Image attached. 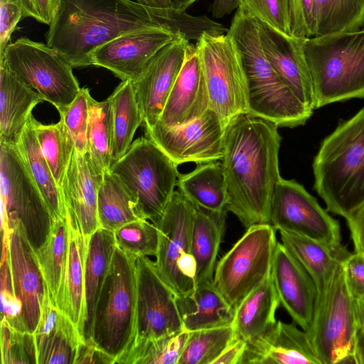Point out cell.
I'll list each match as a JSON object with an SVG mask.
<instances>
[{
    "mask_svg": "<svg viewBox=\"0 0 364 364\" xmlns=\"http://www.w3.org/2000/svg\"><path fill=\"white\" fill-rule=\"evenodd\" d=\"M272 122L242 114L227 126L222 166L227 185L226 210L245 228L270 223V208L281 178L282 136Z\"/></svg>",
    "mask_w": 364,
    "mask_h": 364,
    "instance_id": "cell-1",
    "label": "cell"
},
{
    "mask_svg": "<svg viewBox=\"0 0 364 364\" xmlns=\"http://www.w3.org/2000/svg\"><path fill=\"white\" fill-rule=\"evenodd\" d=\"M166 9L131 0H60L46 32V44L73 68L92 65L90 55L122 35L143 30H167Z\"/></svg>",
    "mask_w": 364,
    "mask_h": 364,
    "instance_id": "cell-2",
    "label": "cell"
},
{
    "mask_svg": "<svg viewBox=\"0 0 364 364\" xmlns=\"http://www.w3.org/2000/svg\"><path fill=\"white\" fill-rule=\"evenodd\" d=\"M313 171L328 212L346 219L364 203V107L323 140Z\"/></svg>",
    "mask_w": 364,
    "mask_h": 364,
    "instance_id": "cell-3",
    "label": "cell"
},
{
    "mask_svg": "<svg viewBox=\"0 0 364 364\" xmlns=\"http://www.w3.org/2000/svg\"><path fill=\"white\" fill-rule=\"evenodd\" d=\"M316 109L364 97V28L301 39Z\"/></svg>",
    "mask_w": 364,
    "mask_h": 364,
    "instance_id": "cell-4",
    "label": "cell"
},
{
    "mask_svg": "<svg viewBox=\"0 0 364 364\" xmlns=\"http://www.w3.org/2000/svg\"><path fill=\"white\" fill-rule=\"evenodd\" d=\"M136 258L116 246L94 312L90 338L114 363L135 336Z\"/></svg>",
    "mask_w": 364,
    "mask_h": 364,
    "instance_id": "cell-5",
    "label": "cell"
},
{
    "mask_svg": "<svg viewBox=\"0 0 364 364\" xmlns=\"http://www.w3.org/2000/svg\"><path fill=\"white\" fill-rule=\"evenodd\" d=\"M2 254L12 229L19 225L36 251L48 238L54 219L16 145L0 141Z\"/></svg>",
    "mask_w": 364,
    "mask_h": 364,
    "instance_id": "cell-6",
    "label": "cell"
},
{
    "mask_svg": "<svg viewBox=\"0 0 364 364\" xmlns=\"http://www.w3.org/2000/svg\"><path fill=\"white\" fill-rule=\"evenodd\" d=\"M177 165L149 137L133 141L109 171L123 183L134 202L136 215L155 223L170 201L179 173Z\"/></svg>",
    "mask_w": 364,
    "mask_h": 364,
    "instance_id": "cell-7",
    "label": "cell"
},
{
    "mask_svg": "<svg viewBox=\"0 0 364 364\" xmlns=\"http://www.w3.org/2000/svg\"><path fill=\"white\" fill-rule=\"evenodd\" d=\"M5 258L10 282L7 278L1 279V319L17 330L33 333L47 285L35 250L19 225L9 235Z\"/></svg>",
    "mask_w": 364,
    "mask_h": 364,
    "instance_id": "cell-8",
    "label": "cell"
},
{
    "mask_svg": "<svg viewBox=\"0 0 364 364\" xmlns=\"http://www.w3.org/2000/svg\"><path fill=\"white\" fill-rule=\"evenodd\" d=\"M354 299L347 286L343 264L316 296L306 331L321 364L356 363L357 333Z\"/></svg>",
    "mask_w": 364,
    "mask_h": 364,
    "instance_id": "cell-9",
    "label": "cell"
},
{
    "mask_svg": "<svg viewBox=\"0 0 364 364\" xmlns=\"http://www.w3.org/2000/svg\"><path fill=\"white\" fill-rule=\"evenodd\" d=\"M276 230L270 223L250 226L215 266L213 284L234 309L271 275Z\"/></svg>",
    "mask_w": 364,
    "mask_h": 364,
    "instance_id": "cell-10",
    "label": "cell"
},
{
    "mask_svg": "<svg viewBox=\"0 0 364 364\" xmlns=\"http://www.w3.org/2000/svg\"><path fill=\"white\" fill-rule=\"evenodd\" d=\"M44 101L60 109L80 91L73 67L55 49L22 37L8 44L0 63Z\"/></svg>",
    "mask_w": 364,
    "mask_h": 364,
    "instance_id": "cell-11",
    "label": "cell"
},
{
    "mask_svg": "<svg viewBox=\"0 0 364 364\" xmlns=\"http://www.w3.org/2000/svg\"><path fill=\"white\" fill-rule=\"evenodd\" d=\"M210 99L225 129L236 117L249 114L245 73L235 44L227 33H204L197 41Z\"/></svg>",
    "mask_w": 364,
    "mask_h": 364,
    "instance_id": "cell-12",
    "label": "cell"
},
{
    "mask_svg": "<svg viewBox=\"0 0 364 364\" xmlns=\"http://www.w3.org/2000/svg\"><path fill=\"white\" fill-rule=\"evenodd\" d=\"M196 205L175 191L159 219V245L154 262L158 273L177 296L196 288V262L191 237Z\"/></svg>",
    "mask_w": 364,
    "mask_h": 364,
    "instance_id": "cell-13",
    "label": "cell"
},
{
    "mask_svg": "<svg viewBox=\"0 0 364 364\" xmlns=\"http://www.w3.org/2000/svg\"><path fill=\"white\" fill-rule=\"evenodd\" d=\"M270 224L279 231L326 243L337 244L342 240L338 221L295 180L281 177L278 181L272 198Z\"/></svg>",
    "mask_w": 364,
    "mask_h": 364,
    "instance_id": "cell-14",
    "label": "cell"
},
{
    "mask_svg": "<svg viewBox=\"0 0 364 364\" xmlns=\"http://www.w3.org/2000/svg\"><path fill=\"white\" fill-rule=\"evenodd\" d=\"M136 277L135 336L131 346L183 330L177 295L161 277L154 262L147 256L136 257Z\"/></svg>",
    "mask_w": 364,
    "mask_h": 364,
    "instance_id": "cell-15",
    "label": "cell"
},
{
    "mask_svg": "<svg viewBox=\"0 0 364 364\" xmlns=\"http://www.w3.org/2000/svg\"><path fill=\"white\" fill-rule=\"evenodd\" d=\"M225 129L213 109L187 124L168 127L157 123L145 129L153 140L177 165L197 164L222 160Z\"/></svg>",
    "mask_w": 364,
    "mask_h": 364,
    "instance_id": "cell-16",
    "label": "cell"
},
{
    "mask_svg": "<svg viewBox=\"0 0 364 364\" xmlns=\"http://www.w3.org/2000/svg\"><path fill=\"white\" fill-rule=\"evenodd\" d=\"M179 34L159 28L122 35L95 48L92 65L106 68L122 81H136L154 56Z\"/></svg>",
    "mask_w": 364,
    "mask_h": 364,
    "instance_id": "cell-17",
    "label": "cell"
},
{
    "mask_svg": "<svg viewBox=\"0 0 364 364\" xmlns=\"http://www.w3.org/2000/svg\"><path fill=\"white\" fill-rule=\"evenodd\" d=\"M189 40L179 34L150 60L133 82L144 129L154 127L185 60Z\"/></svg>",
    "mask_w": 364,
    "mask_h": 364,
    "instance_id": "cell-18",
    "label": "cell"
},
{
    "mask_svg": "<svg viewBox=\"0 0 364 364\" xmlns=\"http://www.w3.org/2000/svg\"><path fill=\"white\" fill-rule=\"evenodd\" d=\"M104 171L88 151L74 148L60 188L65 214L73 216L87 237L100 228L97 196Z\"/></svg>",
    "mask_w": 364,
    "mask_h": 364,
    "instance_id": "cell-19",
    "label": "cell"
},
{
    "mask_svg": "<svg viewBox=\"0 0 364 364\" xmlns=\"http://www.w3.org/2000/svg\"><path fill=\"white\" fill-rule=\"evenodd\" d=\"M256 20L262 48L272 67L296 97L314 111L315 95L301 48L303 38L285 36L267 23Z\"/></svg>",
    "mask_w": 364,
    "mask_h": 364,
    "instance_id": "cell-20",
    "label": "cell"
},
{
    "mask_svg": "<svg viewBox=\"0 0 364 364\" xmlns=\"http://www.w3.org/2000/svg\"><path fill=\"white\" fill-rule=\"evenodd\" d=\"M271 276L280 303L294 322L307 331L313 318L316 287L301 263L279 242Z\"/></svg>",
    "mask_w": 364,
    "mask_h": 364,
    "instance_id": "cell-21",
    "label": "cell"
},
{
    "mask_svg": "<svg viewBox=\"0 0 364 364\" xmlns=\"http://www.w3.org/2000/svg\"><path fill=\"white\" fill-rule=\"evenodd\" d=\"M210 99L196 46L189 43L183 66L157 123L168 127L187 124L203 114Z\"/></svg>",
    "mask_w": 364,
    "mask_h": 364,
    "instance_id": "cell-22",
    "label": "cell"
},
{
    "mask_svg": "<svg viewBox=\"0 0 364 364\" xmlns=\"http://www.w3.org/2000/svg\"><path fill=\"white\" fill-rule=\"evenodd\" d=\"M240 364H321L308 333L294 323H276L247 342Z\"/></svg>",
    "mask_w": 364,
    "mask_h": 364,
    "instance_id": "cell-23",
    "label": "cell"
},
{
    "mask_svg": "<svg viewBox=\"0 0 364 364\" xmlns=\"http://www.w3.org/2000/svg\"><path fill=\"white\" fill-rule=\"evenodd\" d=\"M33 334L37 364H75L78 346L85 341L71 320L55 305L48 287Z\"/></svg>",
    "mask_w": 364,
    "mask_h": 364,
    "instance_id": "cell-24",
    "label": "cell"
},
{
    "mask_svg": "<svg viewBox=\"0 0 364 364\" xmlns=\"http://www.w3.org/2000/svg\"><path fill=\"white\" fill-rule=\"evenodd\" d=\"M68 228V252L55 305L74 323L84 339L85 303V269L90 237L82 233L77 220L65 214Z\"/></svg>",
    "mask_w": 364,
    "mask_h": 364,
    "instance_id": "cell-25",
    "label": "cell"
},
{
    "mask_svg": "<svg viewBox=\"0 0 364 364\" xmlns=\"http://www.w3.org/2000/svg\"><path fill=\"white\" fill-rule=\"evenodd\" d=\"M282 243L313 279L320 294L337 269L352 253L341 243L330 244L298 234L279 231Z\"/></svg>",
    "mask_w": 364,
    "mask_h": 364,
    "instance_id": "cell-26",
    "label": "cell"
},
{
    "mask_svg": "<svg viewBox=\"0 0 364 364\" xmlns=\"http://www.w3.org/2000/svg\"><path fill=\"white\" fill-rule=\"evenodd\" d=\"M43 101L0 63V141L16 145L33 109Z\"/></svg>",
    "mask_w": 364,
    "mask_h": 364,
    "instance_id": "cell-27",
    "label": "cell"
},
{
    "mask_svg": "<svg viewBox=\"0 0 364 364\" xmlns=\"http://www.w3.org/2000/svg\"><path fill=\"white\" fill-rule=\"evenodd\" d=\"M176 304L183 329L191 332L232 325L235 309L213 282L197 285L186 295L177 296Z\"/></svg>",
    "mask_w": 364,
    "mask_h": 364,
    "instance_id": "cell-28",
    "label": "cell"
},
{
    "mask_svg": "<svg viewBox=\"0 0 364 364\" xmlns=\"http://www.w3.org/2000/svg\"><path fill=\"white\" fill-rule=\"evenodd\" d=\"M227 210L213 211L196 206L191 252L196 262V287L213 282L215 261L225 230Z\"/></svg>",
    "mask_w": 364,
    "mask_h": 364,
    "instance_id": "cell-29",
    "label": "cell"
},
{
    "mask_svg": "<svg viewBox=\"0 0 364 364\" xmlns=\"http://www.w3.org/2000/svg\"><path fill=\"white\" fill-rule=\"evenodd\" d=\"M280 301L270 275L235 309V333L246 342L264 334L277 321Z\"/></svg>",
    "mask_w": 364,
    "mask_h": 364,
    "instance_id": "cell-30",
    "label": "cell"
},
{
    "mask_svg": "<svg viewBox=\"0 0 364 364\" xmlns=\"http://www.w3.org/2000/svg\"><path fill=\"white\" fill-rule=\"evenodd\" d=\"M114 232L100 228L90 237L85 269V325L84 340L91 336L96 304L116 247Z\"/></svg>",
    "mask_w": 364,
    "mask_h": 364,
    "instance_id": "cell-31",
    "label": "cell"
},
{
    "mask_svg": "<svg viewBox=\"0 0 364 364\" xmlns=\"http://www.w3.org/2000/svg\"><path fill=\"white\" fill-rule=\"evenodd\" d=\"M176 186L197 207L213 211L226 210L228 194L222 163L199 164L191 172L179 174Z\"/></svg>",
    "mask_w": 364,
    "mask_h": 364,
    "instance_id": "cell-32",
    "label": "cell"
},
{
    "mask_svg": "<svg viewBox=\"0 0 364 364\" xmlns=\"http://www.w3.org/2000/svg\"><path fill=\"white\" fill-rule=\"evenodd\" d=\"M33 115L16 144V149L55 220L65 218L60 188L41 151L33 126Z\"/></svg>",
    "mask_w": 364,
    "mask_h": 364,
    "instance_id": "cell-33",
    "label": "cell"
},
{
    "mask_svg": "<svg viewBox=\"0 0 364 364\" xmlns=\"http://www.w3.org/2000/svg\"><path fill=\"white\" fill-rule=\"evenodd\" d=\"M107 99L112 110V164L127 151L136 129L144 122V118L132 81L123 80Z\"/></svg>",
    "mask_w": 364,
    "mask_h": 364,
    "instance_id": "cell-34",
    "label": "cell"
},
{
    "mask_svg": "<svg viewBox=\"0 0 364 364\" xmlns=\"http://www.w3.org/2000/svg\"><path fill=\"white\" fill-rule=\"evenodd\" d=\"M240 5L255 18L285 36L309 38L301 0H240Z\"/></svg>",
    "mask_w": 364,
    "mask_h": 364,
    "instance_id": "cell-35",
    "label": "cell"
},
{
    "mask_svg": "<svg viewBox=\"0 0 364 364\" xmlns=\"http://www.w3.org/2000/svg\"><path fill=\"white\" fill-rule=\"evenodd\" d=\"M97 216L100 228L114 231L139 220L134 202L118 178L110 171L104 172L97 196Z\"/></svg>",
    "mask_w": 364,
    "mask_h": 364,
    "instance_id": "cell-36",
    "label": "cell"
},
{
    "mask_svg": "<svg viewBox=\"0 0 364 364\" xmlns=\"http://www.w3.org/2000/svg\"><path fill=\"white\" fill-rule=\"evenodd\" d=\"M35 252L44 280L55 304L68 252V228L65 218L54 220L47 240Z\"/></svg>",
    "mask_w": 364,
    "mask_h": 364,
    "instance_id": "cell-37",
    "label": "cell"
},
{
    "mask_svg": "<svg viewBox=\"0 0 364 364\" xmlns=\"http://www.w3.org/2000/svg\"><path fill=\"white\" fill-rule=\"evenodd\" d=\"M315 36L364 28V0H314Z\"/></svg>",
    "mask_w": 364,
    "mask_h": 364,
    "instance_id": "cell-38",
    "label": "cell"
},
{
    "mask_svg": "<svg viewBox=\"0 0 364 364\" xmlns=\"http://www.w3.org/2000/svg\"><path fill=\"white\" fill-rule=\"evenodd\" d=\"M189 333L183 329L172 334L131 346L115 363L178 364Z\"/></svg>",
    "mask_w": 364,
    "mask_h": 364,
    "instance_id": "cell-39",
    "label": "cell"
},
{
    "mask_svg": "<svg viewBox=\"0 0 364 364\" xmlns=\"http://www.w3.org/2000/svg\"><path fill=\"white\" fill-rule=\"evenodd\" d=\"M112 140L110 102L108 99L98 102L92 97L87 132V151L104 172L109 171L112 165Z\"/></svg>",
    "mask_w": 364,
    "mask_h": 364,
    "instance_id": "cell-40",
    "label": "cell"
},
{
    "mask_svg": "<svg viewBox=\"0 0 364 364\" xmlns=\"http://www.w3.org/2000/svg\"><path fill=\"white\" fill-rule=\"evenodd\" d=\"M33 126L41 151L59 188L74 149L73 143L60 120L43 124L33 117Z\"/></svg>",
    "mask_w": 364,
    "mask_h": 364,
    "instance_id": "cell-41",
    "label": "cell"
},
{
    "mask_svg": "<svg viewBox=\"0 0 364 364\" xmlns=\"http://www.w3.org/2000/svg\"><path fill=\"white\" fill-rule=\"evenodd\" d=\"M234 334L233 325L190 332L178 364H213Z\"/></svg>",
    "mask_w": 364,
    "mask_h": 364,
    "instance_id": "cell-42",
    "label": "cell"
},
{
    "mask_svg": "<svg viewBox=\"0 0 364 364\" xmlns=\"http://www.w3.org/2000/svg\"><path fill=\"white\" fill-rule=\"evenodd\" d=\"M116 245L135 257L156 256L159 245V230L153 223L139 219L115 230Z\"/></svg>",
    "mask_w": 364,
    "mask_h": 364,
    "instance_id": "cell-43",
    "label": "cell"
},
{
    "mask_svg": "<svg viewBox=\"0 0 364 364\" xmlns=\"http://www.w3.org/2000/svg\"><path fill=\"white\" fill-rule=\"evenodd\" d=\"M92 97L89 89L81 88L70 104L58 109L60 120L75 149L81 152L87 151V132Z\"/></svg>",
    "mask_w": 364,
    "mask_h": 364,
    "instance_id": "cell-44",
    "label": "cell"
},
{
    "mask_svg": "<svg viewBox=\"0 0 364 364\" xmlns=\"http://www.w3.org/2000/svg\"><path fill=\"white\" fill-rule=\"evenodd\" d=\"M1 363L37 364L34 334L17 330L1 321Z\"/></svg>",
    "mask_w": 364,
    "mask_h": 364,
    "instance_id": "cell-45",
    "label": "cell"
},
{
    "mask_svg": "<svg viewBox=\"0 0 364 364\" xmlns=\"http://www.w3.org/2000/svg\"><path fill=\"white\" fill-rule=\"evenodd\" d=\"M22 18L23 9L16 0H0V58L4 55L11 33Z\"/></svg>",
    "mask_w": 364,
    "mask_h": 364,
    "instance_id": "cell-46",
    "label": "cell"
},
{
    "mask_svg": "<svg viewBox=\"0 0 364 364\" xmlns=\"http://www.w3.org/2000/svg\"><path fill=\"white\" fill-rule=\"evenodd\" d=\"M349 291L354 299H364V253L352 252L343 264Z\"/></svg>",
    "mask_w": 364,
    "mask_h": 364,
    "instance_id": "cell-47",
    "label": "cell"
},
{
    "mask_svg": "<svg viewBox=\"0 0 364 364\" xmlns=\"http://www.w3.org/2000/svg\"><path fill=\"white\" fill-rule=\"evenodd\" d=\"M23 9V17H32L49 25L53 20L60 0H16Z\"/></svg>",
    "mask_w": 364,
    "mask_h": 364,
    "instance_id": "cell-48",
    "label": "cell"
},
{
    "mask_svg": "<svg viewBox=\"0 0 364 364\" xmlns=\"http://www.w3.org/2000/svg\"><path fill=\"white\" fill-rule=\"evenodd\" d=\"M114 363V360L100 350L92 338L85 339L78 346L75 364Z\"/></svg>",
    "mask_w": 364,
    "mask_h": 364,
    "instance_id": "cell-49",
    "label": "cell"
},
{
    "mask_svg": "<svg viewBox=\"0 0 364 364\" xmlns=\"http://www.w3.org/2000/svg\"><path fill=\"white\" fill-rule=\"evenodd\" d=\"M354 252L364 253V203L346 219Z\"/></svg>",
    "mask_w": 364,
    "mask_h": 364,
    "instance_id": "cell-50",
    "label": "cell"
},
{
    "mask_svg": "<svg viewBox=\"0 0 364 364\" xmlns=\"http://www.w3.org/2000/svg\"><path fill=\"white\" fill-rule=\"evenodd\" d=\"M247 342L234 334L231 341L213 364H240Z\"/></svg>",
    "mask_w": 364,
    "mask_h": 364,
    "instance_id": "cell-51",
    "label": "cell"
},
{
    "mask_svg": "<svg viewBox=\"0 0 364 364\" xmlns=\"http://www.w3.org/2000/svg\"><path fill=\"white\" fill-rule=\"evenodd\" d=\"M240 5V0H213L210 10L214 18H220L230 14Z\"/></svg>",
    "mask_w": 364,
    "mask_h": 364,
    "instance_id": "cell-52",
    "label": "cell"
},
{
    "mask_svg": "<svg viewBox=\"0 0 364 364\" xmlns=\"http://www.w3.org/2000/svg\"><path fill=\"white\" fill-rule=\"evenodd\" d=\"M301 4L309 38L314 37V0H301Z\"/></svg>",
    "mask_w": 364,
    "mask_h": 364,
    "instance_id": "cell-53",
    "label": "cell"
},
{
    "mask_svg": "<svg viewBox=\"0 0 364 364\" xmlns=\"http://www.w3.org/2000/svg\"><path fill=\"white\" fill-rule=\"evenodd\" d=\"M354 355L357 364H364V329L358 328L357 330Z\"/></svg>",
    "mask_w": 364,
    "mask_h": 364,
    "instance_id": "cell-54",
    "label": "cell"
},
{
    "mask_svg": "<svg viewBox=\"0 0 364 364\" xmlns=\"http://www.w3.org/2000/svg\"><path fill=\"white\" fill-rule=\"evenodd\" d=\"M354 308L357 328L364 329V299H354Z\"/></svg>",
    "mask_w": 364,
    "mask_h": 364,
    "instance_id": "cell-55",
    "label": "cell"
},
{
    "mask_svg": "<svg viewBox=\"0 0 364 364\" xmlns=\"http://www.w3.org/2000/svg\"><path fill=\"white\" fill-rule=\"evenodd\" d=\"M139 4L143 6L159 8V9H172V0H135Z\"/></svg>",
    "mask_w": 364,
    "mask_h": 364,
    "instance_id": "cell-56",
    "label": "cell"
},
{
    "mask_svg": "<svg viewBox=\"0 0 364 364\" xmlns=\"http://www.w3.org/2000/svg\"><path fill=\"white\" fill-rule=\"evenodd\" d=\"M198 0H172L173 8L184 11Z\"/></svg>",
    "mask_w": 364,
    "mask_h": 364,
    "instance_id": "cell-57",
    "label": "cell"
}]
</instances>
